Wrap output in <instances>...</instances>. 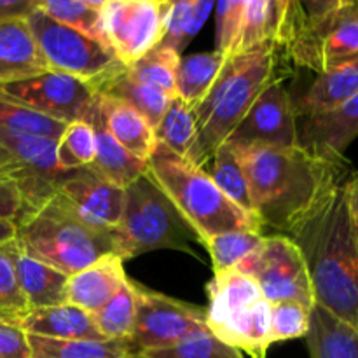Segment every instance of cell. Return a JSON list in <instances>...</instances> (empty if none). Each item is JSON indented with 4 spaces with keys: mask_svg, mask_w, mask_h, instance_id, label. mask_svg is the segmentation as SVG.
Returning <instances> with one entry per match:
<instances>
[{
    "mask_svg": "<svg viewBox=\"0 0 358 358\" xmlns=\"http://www.w3.org/2000/svg\"><path fill=\"white\" fill-rule=\"evenodd\" d=\"M287 0H245L238 41L229 56L245 55L282 38Z\"/></svg>",
    "mask_w": 358,
    "mask_h": 358,
    "instance_id": "d4e9b609",
    "label": "cell"
},
{
    "mask_svg": "<svg viewBox=\"0 0 358 358\" xmlns=\"http://www.w3.org/2000/svg\"><path fill=\"white\" fill-rule=\"evenodd\" d=\"M136 296L133 280H126L124 285L103 308L91 315L94 327L105 339H126L131 336L135 324Z\"/></svg>",
    "mask_w": 358,
    "mask_h": 358,
    "instance_id": "e575fe53",
    "label": "cell"
},
{
    "mask_svg": "<svg viewBox=\"0 0 358 358\" xmlns=\"http://www.w3.org/2000/svg\"><path fill=\"white\" fill-rule=\"evenodd\" d=\"M226 142L233 147H299L294 98L283 86V80L271 84L259 96Z\"/></svg>",
    "mask_w": 358,
    "mask_h": 358,
    "instance_id": "5bb4252c",
    "label": "cell"
},
{
    "mask_svg": "<svg viewBox=\"0 0 358 358\" xmlns=\"http://www.w3.org/2000/svg\"><path fill=\"white\" fill-rule=\"evenodd\" d=\"M147 175L170 198L199 243L231 231L262 233L264 227L252 213L234 205L203 168L194 166L157 142L147 161Z\"/></svg>",
    "mask_w": 358,
    "mask_h": 358,
    "instance_id": "277c9868",
    "label": "cell"
},
{
    "mask_svg": "<svg viewBox=\"0 0 358 358\" xmlns=\"http://www.w3.org/2000/svg\"><path fill=\"white\" fill-rule=\"evenodd\" d=\"M233 271L254 278L268 303L294 301L310 310L315 306L310 273L292 238L283 234L266 236L261 247Z\"/></svg>",
    "mask_w": 358,
    "mask_h": 358,
    "instance_id": "30bf717a",
    "label": "cell"
},
{
    "mask_svg": "<svg viewBox=\"0 0 358 358\" xmlns=\"http://www.w3.org/2000/svg\"><path fill=\"white\" fill-rule=\"evenodd\" d=\"M98 91L66 73L48 72L0 86V98L24 105L65 124L83 121L96 100Z\"/></svg>",
    "mask_w": 358,
    "mask_h": 358,
    "instance_id": "4fadbf2b",
    "label": "cell"
},
{
    "mask_svg": "<svg viewBox=\"0 0 358 358\" xmlns=\"http://www.w3.org/2000/svg\"><path fill=\"white\" fill-rule=\"evenodd\" d=\"M264 233L254 231H231L213 236L205 243L213 264V275L233 271L243 259L254 254L264 241Z\"/></svg>",
    "mask_w": 358,
    "mask_h": 358,
    "instance_id": "d590c367",
    "label": "cell"
},
{
    "mask_svg": "<svg viewBox=\"0 0 358 358\" xmlns=\"http://www.w3.org/2000/svg\"><path fill=\"white\" fill-rule=\"evenodd\" d=\"M206 329L226 345L252 358L268 357L271 303L262 297L254 278L238 271L213 275L208 285Z\"/></svg>",
    "mask_w": 358,
    "mask_h": 358,
    "instance_id": "52a82bcc",
    "label": "cell"
},
{
    "mask_svg": "<svg viewBox=\"0 0 358 358\" xmlns=\"http://www.w3.org/2000/svg\"><path fill=\"white\" fill-rule=\"evenodd\" d=\"M226 58L215 49L182 58L177 70V98L192 108L198 107L215 84Z\"/></svg>",
    "mask_w": 358,
    "mask_h": 358,
    "instance_id": "f1b7e54d",
    "label": "cell"
},
{
    "mask_svg": "<svg viewBox=\"0 0 358 358\" xmlns=\"http://www.w3.org/2000/svg\"><path fill=\"white\" fill-rule=\"evenodd\" d=\"M262 227L290 236L343 184L345 164L325 161L303 147H234Z\"/></svg>",
    "mask_w": 358,
    "mask_h": 358,
    "instance_id": "6da1fadb",
    "label": "cell"
},
{
    "mask_svg": "<svg viewBox=\"0 0 358 358\" xmlns=\"http://www.w3.org/2000/svg\"><path fill=\"white\" fill-rule=\"evenodd\" d=\"M311 358H358V332L315 304L306 334Z\"/></svg>",
    "mask_w": 358,
    "mask_h": 358,
    "instance_id": "484cf974",
    "label": "cell"
},
{
    "mask_svg": "<svg viewBox=\"0 0 358 358\" xmlns=\"http://www.w3.org/2000/svg\"><path fill=\"white\" fill-rule=\"evenodd\" d=\"M115 255L122 262L147 252L182 250L196 255V234L149 175L124 187V212L114 231Z\"/></svg>",
    "mask_w": 358,
    "mask_h": 358,
    "instance_id": "8992f818",
    "label": "cell"
},
{
    "mask_svg": "<svg viewBox=\"0 0 358 358\" xmlns=\"http://www.w3.org/2000/svg\"><path fill=\"white\" fill-rule=\"evenodd\" d=\"M16 238V224L14 222H0V245Z\"/></svg>",
    "mask_w": 358,
    "mask_h": 358,
    "instance_id": "bcb514c9",
    "label": "cell"
},
{
    "mask_svg": "<svg viewBox=\"0 0 358 358\" xmlns=\"http://www.w3.org/2000/svg\"><path fill=\"white\" fill-rule=\"evenodd\" d=\"M20 250L16 238L0 245V320L9 324L28 311L16 276V257Z\"/></svg>",
    "mask_w": 358,
    "mask_h": 358,
    "instance_id": "74e56055",
    "label": "cell"
},
{
    "mask_svg": "<svg viewBox=\"0 0 358 358\" xmlns=\"http://www.w3.org/2000/svg\"><path fill=\"white\" fill-rule=\"evenodd\" d=\"M23 215V199L16 185L0 177V222H20Z\"/></svg>",
    "mask_w": 358,
    "mask_h": 358,
    "instance_id": "7bdbcfd3",
    "label": "cell"
},
{
    "mask_svg": "<svg viewBox=\"0 0 358 358\" xmlns=\"http://www.w3.org/2000/svg\"><path fill=\"white\" fill-rule=\"evenodd\" d=\"M355 219V233H357V241H358V217H353Z\"/></svg>",
    "mask_w": 358,
    "mask_h": 358,
    "instance_id": "7dc6e473",
    "label": "cell"
},
{
    "mask_svg": "<svg viewBox=\"0 0 358 358\" xmlns=\"http://www.w3.org/2000/svg\"><path fill=\"white\" fill-rule=\"evenodd\" d=\"M355 94H358V58L318 73L310 90L299 100H294V108L297 119L306 117L331 110Z\"/></svg>",
    "mask_w": 358,
    "mask_h": 358,
    "instance_id": "7402d4cb",
    "label": "cell"
},
{
    "mask_svg": "<svg viewBox=\"0 0 358 358\" xmlns=\"http://www.w3.org/2000/svg\"><path fill=\"white\" fill-rule=\"evenodd\" d=\"M27 334L49 339H94L103 341V336L94 327L93 318L80 308L65 303L59 306L31 310L13 322Z\"/></svg>",
    "mask_w": 358,
    "mask_h": 358,
    "instance_id": "ffe728a7",
    "label": "cell"
},
{
    "mask_svg": "<svg viewBox=\"0 0 358 358\" xmlns=\"http://www.w3.org/2000/svg\"><path fill=\"white\" fill-rule=\"evenodd\" d=\"M205 171L212 177V180L215 182L217 187L224 192L226 198H229L234 205H238L247 213L254 215L247 177H245L236 149L231 143L224 142L222 145L217 147Z\"/></svg>",
    "mask_w": 358,
    "mask_h": 358,
    "instance_id": "4dcf8cb0",
    "label": "cell"
},
{
    "mask_svg": "<svg viewBox=\"0 0 358 358\" xmlns=\"http://www.w3.org/2000/svg\"><path fill=\"white\" fill-rule=\"evenodd\" d=\"M0 358H30L27 332L3 320H0Z\"/></svg>",
    "mask_w": 358,
    "mask_h": 358,
    "instance_id": "b9f144b4",
    "label": "cell"
},
{
    "mask_svg": "<svg viewBox=\"0 0 358 358\" xmlns=\"http://www.w3.org/2000/svg\"><path fill=\"white\" fill-rule=\"evenodd\" d=\"M289 238L306 262L315 304L358 332V241L345 182Z\"/></svg>",
    "mask_w": 358,
    "mask_h": 358,
    "instance_id": "7a4b0ae2",
    "label": "cell"
},
{
    "mask_svg": "<svg viewBox=\"0 0 358 358\" xmlns=\"http://www.w3.org/2000/svg\"><path fill=\"white\" fill-rule=\"evenodd\" d=\"M182 56L170 49L156 48L143 58L126 66L124 72L129 79L154 87L171 98H177V70Z\"/></svg>",
    "mask_w": 358,
    "mask_h": 358,
    "instance_id": "d6a6232c",
    "label": "cell"
},
{
    "mask_svg": "<svg viewBox=\"0 0 358 358\" xmlns=\"http://www.w3.org/2000/svg\"><path fill=\"white\" fill-rule=\"evenodd\" d=\"M124 262L115 254L105 255L90 268L69 276L66 303L80 308L86 313H96L126 283L128 276Z\"/></svg>",
    "mask_w": 358,
    "mask_h": 358,
    "instance_id": "e0dca14e",
    "label": "cell"
},
{
    "mask_svg": "<svg viewBox=\"0 0 358 358\" xmlns=\"http://www.w3.org/2000/svg\"><path fill=\"white\" fill-rule=\"evenodd\" d=\"M131 358H145V357H142V355H133Z\"/></svg>",
    "mask_w": 358,
    "mask_h": 358,
    "instance_id": "c3c4849f",
    "label": "cell"
},
{
    "mask_svg": "<svg viewBox=\"0 0 358 358\" xmlns=\"http://www.w3.org/2000/svg\"><path fill=\"white\" fill-rule=\"evenodd\" d=\"M357 136L358 94L331 110L297 119L299 147L331 163L346 164L345 152Z\"/></svg>",
    "mask_w": 358,
    "mask_h": 358,
    "instance_id": "2e32d148",
    "label": "cell"
},
{
    "mask_svg": "<svg viewBox=\"0 0 358 358\" xmlns=\"http://www.w3.org/2000/svg\"><path fill=\"white\" fill-rule=\"evenodd\" d=\"M56 192L91 226L114 231L121 222L124 189L108 182L91 166L69 171Z\"/></svg>",
    "mask_w": 358,
    "mask_h": 358,
    "instance_id": "9a60e30c",
    "label": "cell"
},
{
    "mask_svg": "<svg viewBox=\"0 0 358 358\" xmlns=\"http://www.w3.org/2000/svg\"><path fill=\"white\" fill-rule=\"evenodd\" d=\"M154 133L157 142L163 143L168 150L205 170L208 161L199 145L198 117L191 105L182 101L180 98H173L163 121Z\"/></svg>",
    "mask_w": 358,
    "mask_h": 358,
    "instance_id": "603a6c76",
    "label": "cell"
},
{
    "mask_svg": "<svg viewBox=\"0 0 358 358\" xmlns=\"http://www.w3.org/2000/svg\"><path fill=\"white\" fill-rule=\"evenodd\" d=\"M98 107L105 128L135 157L149 161L157 145L156 133L149 122L124 101L98 93Z\"/></svg>",
    "mask_w": 358,
    "mask_h": 358,
    "instance_id": "44dd1931",
    "label": "cell"
},
{
    "mask_svg": "<svg viewBox=\"0 0 358 358\" xmlns=\"http://www.w3.org/2000/svg\"><path fill=\"white\" fill-rule=\"evenodd\" d=\"M345 187L353 217H358V173L353 175L348 182H345Z\"/></svg>",
    "mask_w": 358,
    "mask_h": 358,
    "instance_id": "f6af8a7d",
    "label": "cell"
},
{
    "mask_svg": "<svg viewBox=\"0 0 358 358\" xmlns=\"http://www.w3.org/2000/svg\"><path fill=\"white\" fill-rule=\"evenodd\" d=\"M27 21H0V86L48 72Z\"/></svg>",
    "mask_w": 358,
    "mask_h": 358,
    "instance_id": "d6986e66",
    "label": "cell"
},
{
    "mask_svg": "<svg viewBox=\"0 0 358 358\" xmlns=\"http://www.w3.org/2000/svg\"><path fill=\"white\" fill-rule=\"evenodd\" d=\"M213 7V0H168L163 17V37L157 48L170 49L182 56L189 42L201 30Z\"/></svg>",
    "mask_w": 358,
    "mask_h": 358,
    "instance_id": "4316f807",
    "label": "cell"
},
{
    "mask_svg": "<svg viewBox=\"0 0 358 358\" xmlns=\"http://www.w3.org/2000/svg\"><path fill=\"white\" fill-rule=\"evenodd\" d=\"M56 147L58 140L0 131V177L13 182L20 191L23 199L21 219L51 199L69 173L59 170Z\"/></svg>",
    "mask_w": 358,
    "mask_h": 358,
    "instance_id": "9c48e42d",
    "label": "cell"
},
{
    "mask_svg": "<svg viewBox=\"0 0 358 358\" xmlns=\"http://www.w3.org/2000/svg\"><path fill=\"white\" fill-rule=\"evenodd\" d=\"M16 241L28 257L66 276L115 254L114 233L80 219L58 192L16 224Z\"/></svg>",
    "mask_w": 358,
    "mask_h": 358,
    "instance_id": "5b68a950",
    "label": "cell"
},
{
    "mask_svg": "<svg viewBox=\"0 0 358 358\" xmlns=\"http://www.w3.org/2000/svg\"><path fill=\"white\" fill-rule=\"evenodd\" d=\"M30 358H131L126 339H49L28 334Z\"/></svg>",
    "mask_w": 358,
    "mask_h": 358,
    "instance_id": "83f0119b",
    "label": "cell"
},
{
    "mask_svg": "<svg viewBox=\"0 0 358 358\" xmlns=\"http://www.w3.org/2000/svg\"><path fill=\"white\" fill-rule=\"evenodd\" d=\"M103 3L105 0H38V9L58 23L107 45L101 17Z\"/></svg>",
    "mask_w": 358,
    "mask_h": 358,
    "instance_id": "1f68e13d",
    "label": "cell"
},
{
    "mask_svg": "<svg viewBox=\"0 0 358 358\" xmlns=\"http://www.w3.org/2000/svg\"><path fill=\"white\" fill-rule=\"evenodd\" d=\"M145 358H243L240 350L226 345L208 329L194 332L178 345L143 353Z\"/></svg>",
    "mask_w": 358,
    "mask_h": 358,
    "instance_id": "f35d334b",
    "label": "cell"
},
{
    "mask_svg": "<svg viewBox=\"0 0 358 358\" xmlns=\"http://www.w3.org/2000/svg\"><path fill=\"white\" fill-rule=\"evenodd\" d=\"M16 276L28 311L59 306L66 303L69 276L20 250L16 257Z\"/></svg>",
    "mask_w": 358,
    "mask_h": 358,
    "instance_id": "cb8c5ba5",
    "label": "cell"
},
{
    "mask_svg": "<svg viewBox=\"0 0 358 358\" xmlns=\"http://www.w3.org/2000/svg\"><path fill=\"white\" fill-rule=\"evenodd\" d=\"M245 0H224L215 2V51L224 56L233 52L234 44L238 41L241 28V17H243Z\"/></svg>",
    "mask_w": 358,
    "mask_h": 358,
    "instance_id": "60d3db41",
    "label": "cell"
},
{
    "mask_svg": "<svg viewBox=\"0 0 358 358\" xmlns=\"http://www.w3.org/2000/svg\"><path fill=\"white\" fill-rule=\"evenodd\" d=\"M278 42H268L245 55L227 56L215 84L194 108L199 145L206 161L238 128L255 101L271 84L285 80L289 69Z\"/></svg>",
    "mask_w": 358,
    "mask_h": 358,
    "instance_id": "3957f363",
    "label": "cell"
},
{
    "mask_svg": "<svg viewBox=\"0 0 358 358\" xmlns=\"http://www.w3.org/2000/svg\"><path fill=\"white\" fill-rule=\"evenodd\" d=\"M310 308L294 301L271 304L273 343L306 338L310 331Z\"/></svg>",
    "mask_w": 358,
    "mask_h": 358,
    "instance_id": "ab89813d",
    "label": "cell"
},
{
    "mask_svg": "<svg viewBox=\"0 0 358 358\" xmlns=\"http://www.w3.org/2000/svg\"><path fill=\"white\" fill-rule=\"evenodd\" d=\"M96 154L94 131L87 121L69 122L56 147V161L62 171H76L93 164Z\"/></svg>",
    "mask_w": 358,
    "mask_h": 358,
    "instance_id": "8d00e7d4",
    "label": "cell"
},
{
    "mask_svg": "<svg viewBox=\"0 0 358 358\" xmlns=\"http://www.w3.org/2000/svg\"><path fill=\"white\" fill-rule=\"evenodd\" d=\"M168 0H105L101 17L107 45L124 66L156 49L163 37Z\"/></svg>",
    "mask_w": 358,
    "mask_h": 358,
    "instance_id": "7c38bea8",
    "label": "cell"
},
{
    "mask_svg": "<svg viewBox=\"0 0 358 358\" xmlns=\"http://www.w3.org/2000/svg\"><path fill=\"white\" fill-rule=\"evenodd\" d=\"M91 124L94 131V140H96V154L91 164L98 175L107 178L112 184L119 187H128L129 184L147 173V161L138 159L133 154H129L114 136L105 128L103 119H101L100 107H98V94L93 107L90 108L87 115L84 117Z\"/></svg>",
    "mask_w": 358,
    "mask_h": 358,
    "instance_id": "ac0fdd59",
    "label": "cell"
},
{
    "mask_svg": "<svg viewBox=\"0 0 358 358\" xmlns=\"http://www.w3.org/2000/svg\"><path fill=\"white\" fill-rule=\"evenodd\" d=\"M65 128V122L0 98V131L17 136L59 140Z\"/></svg>",
    "mask_w": 358,
    "mask_h": 358,
    "instance_id": "836d02e7",
    "label": "cell"
},
{
    "mask_svg": "<svg viewBox=\"0 0 358 358\" xmlns=\"http://www.w3.org/2000/svg\"><path fill=\"white\" fill-rule=\"evenodd\" d=\"M98 93L117 98V100L128 103L129 107L135 108L149 122L154 131L157 129L159 122L163 121L164 114L168 112V107L173 100L171 96L154 90V87L143 86V84L129 79L124 70L115 77H112V79H108L105 84H101L98 87Z\"/></svg>",
    "mask_w": 358,
    "mask_h": 358,
    "instance_id": "f546056e",
    "label": "cell"
},
{
    "mask_svg": "<svg viewBox=\"0 0 358 358\" xmlns=\"http://www.w3.org/2000/svg\"><path fill=\"white\" fill-rule=\"evenodd\" d=\"M38 0H0V21H27Z\"/></svg>",
    "mask_w": 358,
    "mask_h": 358,
    "instance_id": "ee69618b",
    "label": "cell"
},
{
    "mask_svg": "<svg viewBox=\"0 0 358 358\" xmlns=\"http://www.w3.org/2000/svg\"><path fill=\"white\" fill-rule=\"evenodd\" d=\"M136 296L135 324L128 343L133 355L178 345L206 327V311L133 282Z\"/></svg>",
    "mask_w": 358,
    "mask_h": 358,
    "instance_id": "8fae6325",
    "label": "cell"
},
{
    "mask_svg": "<svg viewBox=\"0 0 358 358\" xmlns=\"http://www.w3.org/2000/svg\"><path fill=\"white\" fill-rule=\"evenodd\" d=\"M27 24L49 70L84 80L98 91L126 69L103 42L58 23L38 7L27 17Z\"/></svg>",
    "mask_w": 358,
    "mask_h": 358,
    "instance_id": "ba28073f",
    "label": "cell"
}]
</instances>
